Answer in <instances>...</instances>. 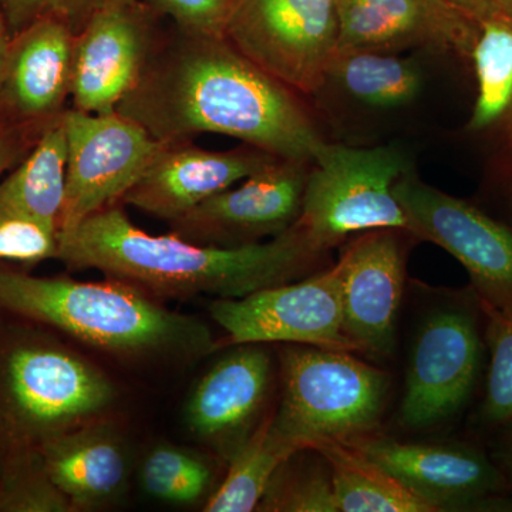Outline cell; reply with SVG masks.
<instances>
[{
	"instance_id": "33",
	"label": "cell",
	"mask_w": 512,
	"mask_h": 512,
	"mask_svg": "<svg viewBox=\"0 0 512 512\" xmlns=\"http://www.w3.org/2000/svg\"><path fill=\"white\" fill-rule=\"evenodd\" d=\"M25 148L22 126H10L0 121V175L18 160L20 151Z\"/></svg>"
},
{
	"instance_id": "16",
	"label": "cell",
	"mask_w": 512,
	"mask_h": 512,
	"mask_svg": "<svg viewBox=\"0 0 512 512\" xmlns=\"http://www.w3.org/2000/svg\"><path fill=\"white\" fill-rule=\"evenodd\" d=\"M276 160L251 146L214 151L197 147L191 140L164 143L123 201L171 224Z\"/></svg>"
},
{
	"instance_id": "23",
	"label": "cell",
	"mask_w": 512,
	"mask_h": 512,
	"mask_svg": "<svg viewBox=\"0 0 512 512\" xmlns=\"http://www.w3.org/2000/svg\"><path fill=\"white\" fill-rule=\"evenodd\" d=\"M311 448L328 464L339 512H436L349 444L323 440Z\"/></svg>"
},
{
	"instance_id": "20",
	"label": "cell",
	"mask_w": 512,
	"mask_h": 512,
	"mask_svg": "<svg viewBox=\"0 0 512 512\" xmlns=\"http://www.w3.org/2000/svg\"><path fill=\"white\" fill-rule=\"evenodd\" d=\"M39 450L73 511L109 504L126 485V451L106 427L86 424L45 441Z\"/></svg>"
},
{
	"instance_id": "27",
	"label": "cell",
	"mask_w": 512,
	"mask_h": 512,
	"mask_svg": "<svg viewBox=\"0 0 512 512\" xmlns=\"http://www.w3.org/2000/svg\"><path fill=\"white\" fill-rule=\"evenodd\" d=\"M39 447L9 451L0 463V512H70Z\"/></svg>"
},
{
	"instance_id": "31",
	"label": "cell",
	"mask_w": 512,
	"mask_h": 512,
	"mask_svg": "<svg viewBox=\"0 0 512 512\" xmlns=\"http://www.w3.org/2000/svg\"><path fill=\"white\" fill-rule=\"evenodd\" d=\"M59 228L0 208V261L33 265L57 258Z\"/></svg>"
},
{
	"instance_id": "18",
	"label": "cell",
	"mask_w": 512,
	"mask_h": 512,
	"mask_svg": "<svg viewBox=\"0 0 512 512\" xmlns=\"http://www.w3.org/2000/svg\"><path fill=\"white\" fill-rule=\"evenodd\" d=\"M271 357L259 345H238L195 386L185 412L188 430L229 458L255 430L271 387Z\"/></svg>"
},
{
	"instance_id": "26",
	"label": "cell",
	"mask_w": 512,
	"mask_h": 512,
	"mask_svg": "<svg viewBox=\"0 0 512 512\" xmlns=\"http://www.w3.org/2000/svg\"><path fill=\"white\" fill-rule=\"evenodd\" d=\"M299 451L276 471L258 510L339 512L332 476L325 458L318 451H315V457H299Z\"/></svg>"
},
{
	"instance_id": "24",
	"label": "cell",
	"mask_w": 512,
	"mask_h": 512,
	"mask_svg": "<svg viewBox=\"0 0 512 512\" xmlns=\"http://www.w3.org/2000/svg\"><path fill=\"white\" fill-rule=\"evenodd\" d=\"M301 450L275 426L274 416L255 427L229 460L224 483L211 495L207 512H251L258 508L276 471Z\"/></svg>"
},
{
	"instance_id": "5",
	"label": "cell",
	"mask_w": 512,
	"mask_h": 512,
	"mask_svg": "<svg viewBox=\"0 0 512 512\" xmlns=\"http://www.w3.org/2000/svg\"><path fill=\"white\" fill-rule=\"evenodd\" d=\"M282 382L274 423L301 450L375 433L390 390L389 375L352 352L303 345L282 353Z\"/></svg>"
},
{
	"instance_id": "10",
	"label": "cell",
	"mask_w": 512,
	"mask_h": 512,
	"mask_svg": "<svg viewBox=\"0 0 512 512\" xmlns=\"http://www.w3.org/2000/svg\"><path fill=\"white\" fill-rule=\"evenodd\" d=\"M212 319L231 345L285 342L356 352L343 330L342 266L296 284L259 289L242 298L215 299Z\"/></svg>"
},
{
	"instance_id": "32",
	"label": "cell",
	"mask_w": 512,
	"mask_h": 512,
	"mask_svg": "<svg viewBox=\"0 0 512 512\" xmlns=\"http://www.w3.org/2000/svg\"><path fill=\"white\" fill-rule=\"evenodd\" d=\"M156 15L174 20L185 35L225 37L234 0H146Z\"/></svg>"
},
{
	"instance_id": "28",
	"label": "cell",
	"mask_w": 512,
	"mask_h": 512,
	"mask_svg": "<svg viewBox=\"0 0 512 512\" xmlns=\"http://www.w3.org/2000/svg\"><path fill=\"white\" fill-rule=\"evenodd\" d=\"M211 478L202 458L173 446L154 448L141 467L144 490L165 503H197L211 487Z\"/></svg>"
},
{
	"instance_id": "1",
	"label": "cell",
	"mask_w": 512,
	"mask_h": 512,
	"mask_svg": "<svg viewBox=\"0 0 512 512\" xmlns=\"http://www.w3.org/2000/svg\"><path fill=\"white\" fill-rule=\"evenodd\" d=\"M117 111L163 143L198 134L237 138L282 160L312 163L325 141L295 92L227 37L160 39Z\"/></svg>"
},
{
	"instance_id": "29",
	"label": "cell",
	"mask_w": 512,
	"mask_h": 512,
	"mask_svg": "<svg viewBox=\"0 0 512 512\" xmlns=\"http://www.w3.org/2000/svg\"><path fill=\"white\" fill-rule=\"evenodd\" d=\"M478 299V298H477ZM484 336L490 349L481 416L491 426L512 424V308L480 301Z\"/></svg>"
},
{
	"instance_id": "4",
	"label": "cell",
	"mask_w": 512,
	"mask_h": 512,
	"mask_svg": "<svg viewBox=\"0 0 512 512\" xmlns=\"http://www.w3.org/2000/svg\"><path fill=\"white\" fill-rule=\"evenodd\" d=\"M113 384L69 350L19 342L0 359V440L5 453L92 423L113 403Z\"/></svg>"
},
{
	"instance_id": "30",
	"label": "cell",
	"mask_w": 512,
	"mask_h": 512,
	"mask_svg": "<svg viewBox=\"0 0 512 512\" xmlns=\"http://www.w3.org/2000/svg\"><path fill=\"white\" fill-rule=\"evenodd\" d=\"M136 2L138 0H0V10L12 37L43 18L60 20L74 35H79L101 10Z\"/></svg>"
},
{
	"instance_id": "8",
	"label": "cell",
	"mask_w": 512,
	"mask_h": 512,
	"mask_svg": "<svg viewBox=\"0 0 512 512\" xmlns=\"http://www.w3.org/2000/svg\"><path fill=\"white\" fill-rule=\"evenodd\" d=\"M63 124L67 173L59 235L123 200L164 144L119 111L92 114L72 107L64 110Z\"/></svg>"
},
{
	"instance_id": "12",
	"label": "cell",
	"mask_w": 512,
	"mask_h": 512,
	"mask_svg": "<svg viewBox=\"0 0 512 512\" xmlns=\"http://www.w3.org/2000/svg\"><path fill=\"white\" fill-rule=\"evenodd\" d=\"M305 165L279 158L171 222L173 234L215 247L255 244L284 234L301 215Z\"/></svg>"
},
{
	"instance_id": "9",
	"label": "cell",
	"mask_w": 512,
	"mask_h": 512,
	"mask_svg": "<svg viewBox=\"0 0 512 512\" xmlns=\"http://www.w3.org/2000/svg\"><path fill=\"white\" fill-rule=\"evenodd\" d=\"M477 296V295H476ZM480 303H450L424 318L407 365L400 421L424 430L453 419L477 386L484 355Z\"/></svg>"
},
{
	"instance_id": "6",
	"label": "cell",
	"mask_w": 512,
	"mask_h": 512,
	"mask_svg": "<svg viewBox=\"0 0 512 512\" xmlns=\"http://www.w3.org/2000/svg\"><path fill=\"white\" fill-rule=\"evenodd\" d=\"M306 175L296 224L320 252L356 232L410 231L394 184L410 170L399 146L349 147L323 143Z\"/></svg>"
},
{
	"instance_id": "36",
	"label": "cell",
	"mask_w": 512,
	"mask_h": 512,
	"mask_svg": "<svg viewBox=\"0 0 512 512\" xmlns=\"http://www.w3.org/2000/svg\"><path fill=\"white\" fill-rule=\"evenodd\" d=\"M497 13L505 16V18L512 20V0H494Z\"/></svg>"
},
{
	"instance_id": "17",
	"label": "cell",
	"mask_w": 512,
	"mask_h": 512,
	"mask_svg": "<svg viewBox=\"0 0 512 512\" xmlns=\"http://www.w3.org/2000/svg\"><path fill=\"white\" fill-rule=\"evenodd\" d=\"M343 330L356 352L389 357L404 289V258L394 229H373L340 256Z\"/></svg>"
},
{
	"instance_id": "15",
	"label": "cell",
	"mask_w": 512,
	"mask_h": 512,
	"mask_svg": "<svg viewBox=\"0 0 512 512\" xmlns=\"http://www.w3.org/2000/svg\"><path fill=\"white\" fill-rule=\"evenodd\" d=\"M338 49H429L470 57L478 23L450 0H336Z\"/></svg>"
},
{
	"instance_id": "34",
	"label": "cell",
	"mask_w": 512,
	"mask_h": 512,
	"mask_svg": "<svg viewBox=\"0 0 512 512\" xmlns=\"http://www.w3.org/2000/svg\"><path fill=\"white\" fill-rule=\"evenodd\" d=\"M450 2L477 23L497 13L494 0H450Z\"/></svg>"
},
{
	"instance_id": "22",
	"label": "cell",
	"mask_w": 512,
	"mask_h": 512,
	"mask_svg": "<svg viewBox=\"0 0 512 512\" xmlns=\"http://www.w3.org/2000/svg\"><path fill=\"white\" fill-rule=\"evenodd\" d=\"M66 173V130L60 114L40 133L29 156L0 183V208L59 228Z\"/></svg>"
},
{
	"instance_id": "37",
	"label": "cell",
	"mask_w": 512,
	"mask_h": 512,
	"mask_svg": "<svg viewBox=\"0 0 512 512\" xmlns=\"http://www.w3.org/2000/svg\"><path fill=\"white\" fill-rule=\"evenodd\" d=\"M510 427H512V424ZM507 464H508V467H510V471L512 473V431H511L510 441H508V447H507Z\"/></svg>"
},
{
	"instance_id": "19",
	"label": "cell",
	"mask_w": 512,
	"mask_h": 512,
	"mask_svg": "<svg viewBox=\"0 0 512 512\" xmlns=\"http://www.w3.org/2000/svg\"><path fill=\"white\" fill-rule=\"evenodd\" d=\"M76 35L60 20L43 18L10 40L0 90V114L13 123L47 124L64 113L72 90Z\"/></svg>"
},
{
	"instance_id": "11",
	"label": "cell",
	"mask_w": 512,
	"mask_h": 512,
	"mask_svg": "<svg viewBox=\"0 0 512 512\" xmlns=\"http://www.w3.org/2000/svg\"><path fill=\"white\" fill-rule=\"evenodd\" d=\"M410 234L446 249L466 268L480 301L512 308V229L407 170L394 184Z\"/></svg>"
},
{
	"instance_id": "14",
	"label": "cell",
	"mask_w": 512,
	"mask_h": 512,
	"mask_svg": "<svg viewBox=\"0 0 512 512\" xmlns=\"http://www.w3.org/2000/svg\"><path fill=\"white\" fill-rule=\"evenodd\" d=\"M346 444L379 464L436 511L494 503L504 478L476 448L404 443L370 433Z\"/></svg>"
},
{
	"instance_id": "3",
	"label": "cell",
	"mask_w": 512,
	"mask_h": 512,
	"mask_svg": "<svg viewBox=\"0 0 512 512\" xmlns=\"http://www.w3.org/2000/svg\"><path fill=\"white\" fill-rule=\"evenodd\" d=\"M0 311L124 356L200 359L215 349L200 319L168 311L124 281L39 278L0 265Z\"/></svg>"
},
{
	"instance_id": "21",
	"label": "cell",
	"mask_w": 512,
	"mask_h": 512,
	"mask_svg": "<svg viewBox=\"0 0 512 512\" xmlns=\"http://www.w3.org/2000/svg\"><path fill=\"white\" fill-rule=\"evenodd\" d=\"M470 57L477 99L467 130L512 148V20L501 13L481 20Z\"/></svg>"
},
{
	"instance_id": "7",
	"label": "cell",
	"mask_w": 512,
	"mask_h": 512,
	"mask_svg": "<svg viewBox=\"0 0 512 512\" xmlns=\"http://www.w3.org/2000/svg\"><path fill=\"white\" fill-rule=\"evenodd\" d=\"M336 0H234L225 37L286 87L315 94L338 49Z\"/></svg>"
},
{
	"instance_id": "13",
	"label": "cell",
	"mask_w": 512,
	"mask_h": 512,
	"mask_svg": "<svg viewBox=\"0 0 512 512\" xmlns=\"http://www.w3.org/2000/svg\"><path fill=\"white\" fill-rule=\"evenodd\" d=\"M156 13L140 0L101 10L74 40L73 109L92 114L117 111L153 55Z\"/></svg>"
},
{
	"instance_id": "2",
	"label": "cell",
	"mask_w": 512,
	"mask_h": 512,
	"mask_svg": "<svg viewBox=\"0 0 512 512\" xmlns=\"http://www.w3.org/2000/svg\"><path fill=\"white\" fill-rule=\"evenodd\" d=\"M320 254L296 222L271 241L215 247L148 234L111 205L59 235L57 258L161 295L234 299L286 284Z\"/></svg>"
},
{
	"instance_id": "35",
	"label": "cell",
	"mask_w": 512,
	"mask_h": 512,
	"mask_svg": "<svg viewBox=\"0 0 512 512\" xmlns=\"http://www.w3.org/2000/svg\"><path fill=\"white\" fill-rule=\"evenodd\" d=\"M10 40H12V36H10L8 23L0 10V90H2L3 74H5L6 62H8Z\"/></svg>"
},
{
	"instance_id": "25",
	"label": "cell",
	"mask_w": 512,
	"mask_h": 512,
	"mask_svg": "<svg viewBox=\"0 0 512 512\" xmlns=\"http://www.w3.org/2000/svg\"><path fill=\"white\" fill-rule=\"evenodd\" d=\"M332 77L357 101L375 109H397L417 99L423 87L419 67L394 53L336 49Z\"/></svg>"
}]
</instances>
